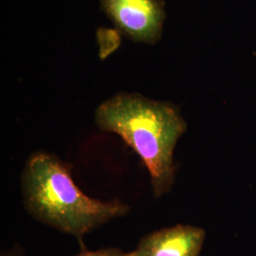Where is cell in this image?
<instances>
[{
    "mask_svg": "<svg viewBox=\"0 0 256 256\" xmlns=\"http://www.w3.org/2000/svg\"><path fill=\"white\" fill-rule=\"evenodd\" d=\"M96 126L119 136L140 158L156 198L170 192L176 178L174 148L187 122L173 102L137 93L119 92L95 110Z\"/></svg>",
    "mask_w": 256,
    "mask_h": 256,
    "instance_id": "cell-1",
    "label": "cell"
},
{
    "mask_svg": "<svg viewBox=\"0 0 256 256\" xmlns=\"http://www.w3.org/2000/svg\"><path fill=\"white\" fill-rule=\"evenodd\" d=\"M20 182L25 209L34 220L78 239L130 210L119 200L86 196L74 182L70 167L46 151L28 156Z\"/></svg>",
    "mask_w": 256,
    "mask_h": 256,
    "instance_id": "cell-2",
    "label": "cell"
},
{
    "mask_svg": "<svg viewBox=\"0 0 256 256\" xmlns=\"http://www.w3.org/2000/svg\"><path fill=\"white\" fill-rule=\"evenodd\" d=\"M106 16L129 40L155 45L162 34L166 12L162 0H99Z\"/></svg>",
    "mask_w": 256,
    "mask_h": 256,
    "instance_id": "cell-3",
    "label": "cell"
},
{
    "mask_svg": "<svg viewBox=\"0 0 256 256\" xmlns=\"http://www.w3.org/2000/svg\"><path fill=\"white\" fill-rule=\"evenodd\" d=\"M206 234L200 227L178 224L142 238L130 256H200Z\"/></svg>",
    "mask_w": 256,
    "mask_h": 256,
    "instance_id": "cell-4",
    "label": "cell"
},
{
    "mask_svg": "<svg viewBox=\"0 0 256 256\" xmlns=\"http://www.w3.org/2000/svg\"><path fill=\"white\" fill-rule=\"evenodd\" d=\"M74 256H130V254H126L118 248H106L97 250H81Z\"/></svg>",
    "mask_w": 256,
    "mask_h": 256,
    "instance_id": "cell-5",
    "label": "cell"
},
{
    "mask_svg": "<svg viewBox=\"0 0 256 256\" xmlns=\"http://www.w3.org/2000/svg\"><path fill=\"white\" fill-rule=\"evenodd\" d=\"M0 256H23V252L19 248H14L10 250H2Z\"/></svg>",
    "mask_w": 256,
    "mask_h": 256,
    "instance_id": "cell-6",
    "label": "cell"
}]
</instances>
